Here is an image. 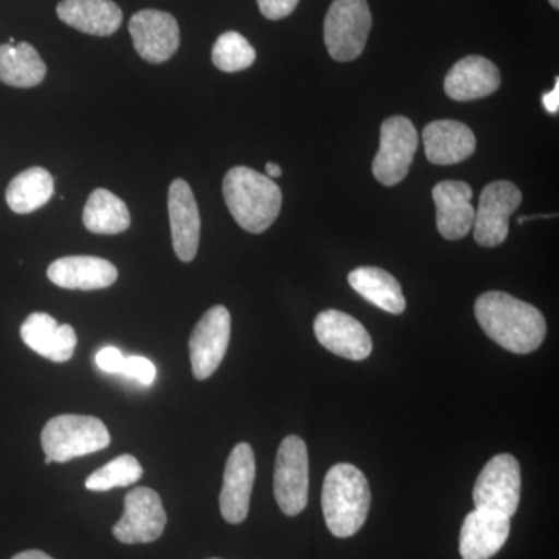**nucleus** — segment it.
Here are the masks:
<instances>
[{
    "mask_svg": "<svg viewBox=\"0 0 559 559\" xmlns=\"http://www.w3.org/2000/svg\"><path fill=\"white\" fill-rule=\"evenodd\" d=\"M474 311L489 340L516 355L535 352L546 340L543 312L510 294L500 290L481 294Z\"/></svg>",
    "mask_w": 559,
    "mask_h": 559,
    "instance_id": "obj_1",
    "label": "nucleus"
},
{
    "mask_svg": "<svg viewBox=\"0 0 559 559\" xmlns=\"http://www.w3.org/2000/svg\"><path fill=\"white\" fill-rule=\"evenodd\" d=\"M227 209L238 226L249 234L270 229L282 210V190L266 175L248 167H235L223 180Z\"/></svg>",
    "mask_w": 559,
    "mask_h": 559,
    "instance_id": "obj_2",
    "label": "nucleus"
},
{
    "mask_svg": "<svg viewBox=\"0 0 559 559\" xmlns=\"http://www.w3.org/2000/svg\"><path fill=\"white\" fill-rule=\"evenodd\" d=\"M369 481L349 463H337L326 474L322 488V510L326 527L336 538L356 535L369 516Z\"/></svg>",
    "mask_w": 559,
    "mask_h": 559,
    "instance_id": "obj_3",
    "label": "nucleus"
},
{
    "mask_svg": "<svg viewBox=\"0 0 559 559\" xmlns=\"http://www.w3.org/2000/svg\"><path fill=\"white\" fill-rule=\"evenodd\" d=\"M109 430L90 415H58L44 426L40 444L47 457L66 463L108 448Z\"/></svg>",
    "mask_w": 559,
    "mask_h": 559,
    "instance_id": "obj_4",
    "label": "nucleus"
},
{
    "mask_svg": "<svg viewBox=\"0 0 559 559\" xmlns=\"http://www.w3.org/2000/svg\"><path fill=\"white\" fill-rule=\"evenodd\" d=\"M371 28L367 0H334L326 13L323 38L334 61H355L366 49Z\"/></svg>",
    "mask_w": 559,
    "mask_h": 559,
    "instance_id": "obj_5",
    "label": "nucleus"
},
{
    "mask_svg": "<svg viewBox=\"0 0 559 559\" xmlns=\"http://www.w3.org/2000/svg\"><path fill=\"white\" fill-rule=\"evenodd\" d=\"M476 510L513 518L521 500V466L510 454L489 460L477 477L473 491Z\"/></svg>",
    "mask_w": 559,
    "mask_h": 559,
    "instance_id": "obj_6",
    "label": "nucleus"
},
{
    "mask_svg": "<svg viewBox=\"0 0 559 559\" xmlns=\"http://www.w3.org/2000/svg\"><path fill=\"white\" fill-rule=\"evenodd\" d=\"M310 462L305 441L288 436L280 444L275 460L274 495L286 516H297L307 509Z\"/></svg>",
    "mask_w": 559,
    "mask_h": 559,
    "instance_id": "obj_7",
    "label": "nucleus"
},
{
    "mask_svg": "<svg viewBox=\"0 0 559 559\" xmlns=\"http://www.w3.org/2000/svg\"><path fill=\"white\" fill-rule=\"evenodd\" d=\"M417 150L414 123L407 117H390L381 127L380 150L371 167L374 178L385 187L399 186L409 175Z\"/></svg>",
    "mask_w": 559,
    "mask_h": 559,
    "instance_id": "obj_8",
    "label": "nucleus"
},
{
    "mask_svg": "<svg viewBox=\"0 0 559 559\" xmlns=\"http://www.w3.org/2000/svg\"><path fill=\"white\" fill-rule=\"evenodd\" d=\"M522 202L521 190L509 180L488 183L474 218V240L481 248H498L509 237L510 218Z\"/></svg>",
    "mask_w": 559,
    "mask_h": 559,
    "instance_id": "obj_9",
    "label": "nucleus"
},
{
    "mask_svg": "<svg viewBox=\"0 0 559 559\" xmlns=\"http://www.w3.org/2000/svg\"><path fill=\"white\" fill-rule=\"evenodd\" d=\"M230 312L223 305L210 308L191 333V369L197 380H209L223 362L230 342Z\"/></svg>",
    "mask_w": 559,
    "mask_h": 559,
    "instance_id": "obj_10",
    "label": "nucleus"
},
{
    "mask_svg": "<svg viewBox=\"0 0 559 559\" xmlns=\"http://www.w3.org/2000/svg\"><path fill=\"white\" fill-rule=\"evenodd\" d=\"M167 525V513L154 489H131L124 498V511L112 533L123 544H148L160 538Z\"/></svg>",
    "mask_w": 559,
    "mask_h": 559,
    "instance_id": "obj_11",
    "label": "nucleus"
},
{
    "mask_svg": "<svg viewBox=\"0 0 559 559\" xmlns=\"http://www.w3.org/2000/svg\"><path fill=\"white\" fill-rule=\"evenodd\" d=\"M130 33L139 57L151 64L170 60L179 49L178 21L167 11H139L131 17Z\"/></svg>",
    "mask_w": 559,
    "mask_h": 559,
    "instance_id": "obj_12",
    "label": "nucleus"
},
{
    "mask_svg": "<svg viewBox=\"0 0 559 559\" xmlns=\"http://www.w3.org/2000/svg\"><path fill=\"white\" fill-rule=\"evenodd\" d=\"M255 480V455L248 443H240L230 452L224 471L219 509L229 524H241L248 518L250 496Z\"/></svg>",
    "mask_w": 559,
    "mask_h": 559,
    "instance_id": "obj_13",
    "label": "nucleus"
},
{
    "mask_svg": "<svg viewBox=\"0 0 559 559\" xmlns=\"http://www.w3.org/2000/svg\"><path fill=\"white\" fill-rule=\"evenodd\" d=\"M316 337L329 352L349 360L369 358L373 342L362 323L347 312L326 310L314 322Z\"/></svg>",
    "mask_w": 559,
    "mask_h": 559,
    "instance_id": "obj_14",
    "label": "nucleus"
},
{
    "mask_svg": "<svg viewBox=\"0 0 559 559\" xmlns=\"http://www.w3.org/2000/svg\"><path fill=\"white\" fill-rule=\"evenodd\" d=\"M173 249L183 263H190L200 249L201 216L193 191L183 179L173 180L168 190Z\"/></svg>",
    "mask_w": 559,
    "mask_h": 559,
    "instance_id": "obj_15",
    "label": "nucleus"
},
{
    "mask_svg": "<svg viewBox=\"0 0 559 559\" xmlns=\"http://www.w3.org/2000/svg\"><path fill=\"white\" fill-rule=\"evenodd\" d=\"M437 207V229L447 240H462L469 234L476 218L471 204L473 189L462 180H443L432 190Z\"/></svg>",
    "mask_w": 559,
    "mask_h": 559,
    "instance_id": "obj_16",
    "label": "nucleus"
},
{
    "mask_svg": "<svg viewBox=\"0 0 559 559\" xmlns=\"http://www.w3.org/2000/svg\"><path fill=\"white\" fill-rule=\"evenodd\" d=\"M510 530V518L484 510L471 511L460 530V555L463 559H491L506 546Z\"/></svg>",
    "mask_w": 559,
    "mask_h": 559,
    "instance_id": "obj_17",
    "label": "nucleus"
},
{
    "mask_svg": "<svg viewBox=\"0 0 559 559\" xmlns=\"http://www.w3.org/2000/svg\"><path fill=\"white\" fill-rule=\"evenodd\" d=\"M47 277L60 288L97 290L112 286L119 271L110 261L98 257H62L50 264Z\"/></svg>",
    "mask_w": 559,
    "mask_h": 559,
    "instance_id": "obj_18",
    "label": "nucleus"
},
{
    "mask_svg": "<svg viewBox=\"0 0 559 559\" xmlns=\"http://www.w3.org/2000/svg\"><path fill=\"white\" fill-rule=\"evenodd\" d=\"M24 344L43 358L53 362H68L75 353L76 337L73 326L60 325L46 312H33L21 326Z\"/></svg>",
    "mask_w": 559,
    "mask_h": 559,
    "instance_id": "obj_19",
    "label": "nucleus"
},
{
    "mask_svg": "<svg viewBox=\"0 0 559 559\" xmlns=\"http://www.w3.org/2000/svg\"><path fill=\"white\" fill-rule=\"evenodd\" d=\"M500 72L495 62L477 55L463 58L448 72L444 92L455 102H473L495 94L500 86Z\"/></svg>",
    "mask_w": 559,
    "mask_h": 559,
    "instance_id": "obj_20",
    "label": "nucleus"
},
{
    "mask_svg": "<svg viewBox=\"0 0 559 559\" xmlns=\"http://www.w3.org/2000/svg\"><path fill=\"white\" fill-rule=\"evenodd\" d=\"M426 157L433 165H454L476 153V135L465 123L437 120L423 131Z\"/></svg>",
    "mask_w": 559,
    "mask_h": 559,
    "instance_id": "obj_21",
    "label": "nucleus"
},
{
    "mask_svg": "<svg viewBox=\"0 0 559 559\" xmlns=\"http://www.w3.org/2000/svg\"><path fill=\"white\" fill-rule=\"evenodd\" d=\"M58 17L69 27L92 36H110L119 31L123 13L112 0H61Z\"/></svg>",
    "mask_w": 559,
    "mask_h": 559,
    "instance_id": "obj_22",
    "label": "nucleus"
},
{
    "mask_svg": "<svg viewBox=\"0 0 559 559\" xmlns=\"http://www.w3.org/2000/svg\"><path fill=\"white\" fill-rule=\"evenodd\" d=\"M348 283L364 299L390 314H403L406 299L399 280L381 267L362 266L348 274Z\"/></svg>",
    "mask_w": 559,
    "mask_h": 559,
    "instance_id": "obj_23",
    "label": "nucleus"
},
{
    "mask_svg": "<svg viewBox=\"0 0 559 559\" xmlns=\"http://www.w3.org/2000/svg\"><path fill=\"white\" fill-rule=\"evenodd\" d=\"M47 66L38 50L28 43L0 46V81L7 86L28 90L46 79Z\"/></svg>",
    "mask_w": 559,
    "mask_h": 559,
    "instance_id": "obj_24",
    "label": "nucleus"
},
{
    "mask_svg": "<svg viewBox=\"0 0 559 559\" xmlns=\"http://www.w3.org/2000/svg\"><path fill=\"white\" fill-rule=\"evenodd\" d=\"M86 229L95 235H119L130 229L131 215L128 205L112 191H92L83 212Z\"/></svg>",
    "mask_w": 559,
    "mask_h": 559,
    "instance_id": "obj_25",
    "label": "nucleus"
},
{
    "mask_svg": "<svg viewBox=\"0 0 559 559\" xmlns=\"http://www.w3.org/2000/svg\"><path fill=\"white\" fill-rule=\"evenodd\" d=\"M55 194V179L46 168L33 167L20 173L7 189V204L14 213L27 215L44 207Z\"/></svg>",
    "mask_w": 559,
    "mask_h": 559,
    "instance_id": "obj_26",
    "label": "nucleus"
},
{
    "mask_svg": "<svg viewBox=\"0 0 559 559\" xmlns=\"http://www.w3.org/2000/svg\"><path fill=\"white\" fill-rule=\"evenodd\" d=\"M257 60L252 44L238 32H226L216 39L212 61L221 72L234 73L249 69Z\"/></svg>",
    "mask_w": 559,
    "mask_h": 559,
    "instance_id": "obj_27",
    "label": "nucleus"
},
{
    "mask_svg": "<svg viewBox=\"0 0 559 559\" xmlns=\"http://www.w3.org/2000/svg\"><path fill=\"white\" fill-rule=\"evenodd\" d=\"M143 468L134 455L124 454L110 460L108 465L95 471L86 480L90 491H109L112 488H123L134 485L142 479Z\"/></svg>",
    "mask_w": 559,
    "mask_h": 559,
    "instance_id": "obj_28",
    "label": "nucleus"
},
{
    "mask_svg": "<svg viewBox=\"0 0 559 559\" xmlns=\"http://www.w3.org/2000/svg\"><path fill=\"white\" fill-rule=\"evenodd\" d=\"M120 374L138 381L139 384L151 385L156 381L157 370L156 366L143 356H128V358H124Z\"/></svg>",
    "mask_w": 559,
    "mask_h": 559,
    "instance_id": "obj_29",
    "label": "nucleus"
},
{
    "mask_svg": "<svg viewBox=\"0 0 559 559\" xmlns=\"http://www.w3.org/2000/svg\"><path fill=\"white\" fill-rule=\"evenodd\" d=\"M257 2H259L261 14L271 21L288 17L299 5V0H257Z\"/></svg>",
    "mask_w": 559,
    "mask_h": 559,
    "instance_id": "obj_30",
    "label": "nucleus"
},
{
    "mask_svg": "<svg viewBox=\"0 0 559 559\" xmlns=\"http://www.w3.org/2000/svg\"><path fill=\"white\" fill-rule=\"evenodd\" d=\"M124 358H127V356H123V353L116 347L102 348L100 352L97 353V356H95V360H97V366L100 367V370L109 374L121 373Z\"/></svg>",
    "mask_w": 559,
    "mask_h": 559,
    "instance_id": "obj_31",
    "label": "nucleus"
},
{
    "mask_svg": "<svg viewBox=\"0 0 559 559\" xmlns=\"http://www.w3.org/2000/svg\"><path fill=\"white\" fill-rule=\"evenodd\" d=\"M543 105L549 114H558L559 109V81L555 84L554 90L543 95Z\"/></svg>",
    "mask_w": 559,
    "mask_h": 559,
    "instance_id": "obj_32",
    "label": "nucleus"
},
{
    "mask_svg": "<svg viewBox=\"0 0 559 559\" xmlns=\"http://www.w3.org/2000/svg\"><path fill=\"white\" fill-rule=\"evenodd\" d=\"M11 559H53L49 557V555L44 554V551L40 550H25L21 551V554H17L16 557H13Z\"/></svg>",
    "mask_w": 559,
    "mask_h": 559,
    "instance_id": "obj_33",
    "label": "nucleus"
},
{
    "mask_svg": "<svg viewBox=\"0 0 559 559\" xmlns=\"http://www.w3.org/2000/svg\"><path fill=\"white\" fill-rule=\"evenodd\" d=\"M266 173L267 178H280L282 176V168H280V165L274 164V162H270V164H266Z\"/></svg>",
    "mask_w": 559,
    "mask_h": 559,
    "instance_id": "obj_34",
    "label": "nucleus"
},
{
    "mask_svg": "<svg viewBox=\"0 0 559 559\" xmlns=\"http://www.w3.org/2000/svg\"><path fill=\"white\" fill-rule=\"evenodd\" d=\"M550 5L554 7V9H559V0H549Z\"/></svg>",
    "mask_w": 559,
    "mask_h": 559,
    "instance_id": "obj_35",
    "label": "nucleus"
},
{
    "mask_svg": "<svg viewBox=\"0 0 559 559\" xmlns=\"http://www.w3.org/2000/svg\"><path fill=\"white\" fill-rule=\"evenodd\" d=\"M51 462H53V460H51L50 457H47V455H46V465H50Z\"/></svg>",
    "mask_w": 559,
    "mask_h": 559,
    "instance_id": "obj_36",
    "label": "nucleus"
},
{
    "mask_svg": "<svg viewBox=\"0 0 559 559\" xmlns=\"http://www.w3.org/2000/svg\"><path fill=\"white\" fill-rule=\"evenodd\" d=\"M212 559H218V558H212Z\"/></svg>",
    "mask_w": 559,
    "mask_h": 559,
    "instance_id": "obj_37",
    "label": "nucleus"
}]
</instances>
